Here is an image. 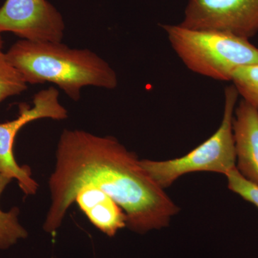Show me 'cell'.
Returning a JSON list of instances; mask_svg holds the SVG:
<instances>
[{"label":"cell","mask_w":258,"mask_h":258,"mask_svg":"<svg viewBox=\"0 0 258 258\" xmlns=\"http://www.w3.org/2000/svg\"><path fill=\"white\" fill-rule=\"evenodd\" d=\"M234 140L237 170L258 185V109L242 100L234 113Z\"/></svg>","instance_id":"ba28073f"},{"label":"cell","mask_w":258,"mask_h":258,"mask_svg":"<svg viewBox=\"0 0 258 258\" xmlns=\"http://www.w3.org/2000/svg\"><path fill=\"white\" fill-rule=\"evenodd\" d=\"M59 91L49 87L39 91L33 98L32 106L20 104L18 118L0 123V174L18 181L25 195H35L38 184L32 179L28 166L19 165L15 159L13 148L17 134L30 122L41 118L62 120L69 116L68 111L59 100Z\"/></svg>","instance_id":"5b68a950"},{"label":"cell","mask_w":258,"mask_h":258,"mask_svg":"<svg viewBox=\"0 0 258 258\" xmlns=\"http://www.w3.org/2000/svg\"><path fill=\"white\" fill-rule=\"evenodd\" d=\"M171 47L195 74L230 81L236 69L258 63V47L249 40L225 32L162 25Z\"/></svg>","instance_id":"3957f363"},{"label":"cell","mask_w":258,"mask_h":258,"mask_svg":"<svg viewBox=\"0 0 258 258\" xmlns=\"http://www.w3.org/2000/svg\"><path fill=\"white\" fill-rule=\"evenodd\" d=\"M231 82L242 100L258 109V63L236 69Z\"/></svg>","instance_id":"8fae6325"},{"label":"cell","mask_w":258,"mask_h":258,"mask_svg":"<svg viewBox=\"0 0 258 258\" xmlns=\"http://www.w3.org/2000/svg\"><path fill=\"white\" fill-rule=\"evenodd\" d=\"M74 203L98 230L109 237L127 227V217L123 209L96 186L86 185L80 188Z\"/></svg>","instance_id":"9c48e42d"},{"label":"cell","mask_w":258,"mask_h":258,"mask_svg":"<svg viewBox=\"0 0 258 258\" xmlns=\"http://www.w3.org/2000/svg\"><path fill=\"white\" fill-rule=\"evenodd\" d=\"M5 54L28 84L53 83L74 101H79L86 86L113 90L118 86L114 69L88 49L71 48L62 42L21 40Z\"/></svg>","instance_id":"7a4b0ae2"},{"label":"cell","mask_w":258,"mask_h":258,"mask_svg":"<svg viewBox=\"0 0 258 258\" xmlns=\"http://www.w3.org/2000/svg\"><path fill=\"white\" fill-rule=\"evenodd\" d=\"M1 33L2 32H0V52H2V47H3V40H2Z\"/></svg>","instance_id":"5bb4252c"},{"label":"cell","mask_w":258,"mask_h":258,"mask_svg":"<svg viewBox=\"0 0 258 258\" xmlns=\"http://www.w3.org/2000/svg\"><path fill=\"white\" fill-rule=\"evenodd\" d=\"M239 94L233 86L225 90L221 124L208 140L183 157L166 161L140 160L144 169L163 189L189 173L198 171L226 174L236 167L234 113Z\"/></svg>","instance_id":"277c9868"},{"label":"cell","mask_w":258,"mask_h":258,"mask_svg":"<svg viewBox=\"0 0 258 258\" xmlns=\"http://www.w3.org/2000/svg\"><path fill=\"white\" fill-rule=\"evenodd\" d=\"M28 88V83L16 68L0 52V103L9 97L16 96Z\"/></svg>","instance_id":"7c38bea8"},{"label":"cell","mask_w":258,"mask_h":258,"mask_svg":"<svg viewBox=\"0 0 258 258\" xmlns=\"http://www.w3.org/2000/svg\"><path fill=\"white\" fill-rule=\"evenodd\" d=\"M92 185L123 209L127 227L145 233L169 225L179 207L149 175L135 154L115 137L64 130L49 179L51 205L44 230L55 233L80 188Z\"/></svg>","instance_id":"6da1fadb"},{"label":"cell","mask_w":258,"mask_h":258,"mask_svg":"<svg viewBox=\"0 0 258 258\" xmlns=\"http://www.w3.org/2000/svg\"><path fill=\"white\" fill-rule=\"evenodd\" d=\"M64 22L47 0H6L0 8V32H11L23 40L62 42Z\"/></svg>","instance_id":"52a82bcc"},{"label":"cell","mask_w":258,"mask_h":258,"mask_svg":"<svg viewBox=\"0 0 258 258\" xmlns=\"http://www.w3.org/2000/svg\"><path fill=\"white\" fill-rule=\"evenodd\" d=\"M179 25L249 40L258 33V0H188Z\"/></svg>","instance_id":"8992f818"},{"label":"cell","mask_w":258,"mask_h":258,"mask_svg":"<svg viewBox=\"0 0 258 258\" xmlns=\"http://www.w3.org/2000/svg\"><path fill=\"white\" fill-rule=\"evenodd\" d=\"M12 181L0 174V198ZM19 215L20 210L18 208L7 212L0 208V249L10 248L19 240L28 237V232L19 220Z\"/></svg>","instance_id":"30bf717a"},{"label":"cell","mask_w":258,"mask_h":258,"mask_svg":"<svg viewBox=\"0 0 258 258\" xmlns=\"http://www.w3.org/2000/svg\"><path fill=\"white\" fill-rule=\"evenodd\" d=\"M225 176L227 178L229 189L258 208V185L245 179L236 167Z\"/></svg>","instance_id":"4fadbf2b"}]
</instances>
